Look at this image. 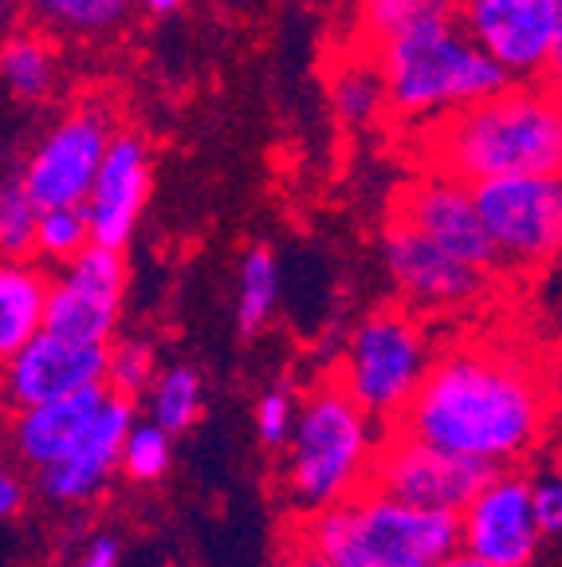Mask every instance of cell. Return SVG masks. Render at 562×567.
<instances>
[{
	"mask_svg": "<svg viewBox=\"0 0 562 567\" xmlns=\"http://www.w3.org/2000/svg\"><path fill=\"white\" fill-rule=\"evenodd\" d=\"M547 417L551 386L528 354L500 343H460L433 359L422 390L389 430L460 457L516 465L535 450Z\"/></svg>",
	"mask_w": 562,
	"mask_h": 567,
	"instance_id": "cell-1",
	"label": "cell"
},
{
	"mask_svg": "<svg viewBox=\"0 0 562 567\" xmlns=\"http://www.w3.org/2000/svg\"><path fill=\"white\" fill-rule=\"evenodd\" d=\"M422 154L433 174L460 177L468 186L562 174V87L551 80L503 87L500 95L445 111L425 131Z\"/></svg>",
	"mask_w": 562,
	"mask_h": 567,
	"instance_id": "cell-2",
	"label": "cell"
},
{
	"mask_svg": "<svg viewBox=\"0 0 562 567\" xmlns=\"http://www.w3.org/2000/svg\"><path fill=\"white\" fill-rule=\"evenodd\" d=\"M291 544L339 567H437L460 548V513L409 505L366 485L343 505L299 516Z\"/></svg>",
	"mask_w": 562,
	"mask_h": 567,
	"instance_id": "cell-3",
	"label": "cell"
},
{
	"mask_svg": "<svg viewBox=\"0 0 562 567\" xmlns=\"http://www.w3.org/2000/svg\"><path fill=\"white\" fill-rule=\"evenodd\" d=\"M370 414L343 379H323L299 402V422L283 453V488L299 516L343 505L370 485L386 430H374Z\"/></svg>",
	"mask_w": 562,
	"mask_h": 567,
	"instance_id": "cell-4",
	"label": "cell"
},
{
	"mask_svg": "<svg viewBox=\"0 0 562 567\" xmlns=\"http://www.w3.org/2000/svg\"><path fill=\"white\" fill-rule=\"evenodd\" d=\"M378 63L386 71V106L402 118L457 111L511 87L508 68L460 32L457 20L402 35L382 48Z\"/></svg>",
	"mask_w": 562,
	"mask_h": 567,
	"instance_id": "cell-5",
	"label": "cell"
},
{
	"mask_svg": "<svg viewBox=\"0 0 562 567\" xmlns=\"http://www.w3.org/2000/svg\"><path fill=\"white\" fill-rule=\"evenodd\" d=\"M429 367L433 351L422 323L409 311L386 308L358 323V331L346 343L339 379L389 430L422 390Z\"/></svg>",
	"mask_w": 562,
	"mask_h": 567,
	"instance_id": "cell-6",
	"label": "cell"
},
{
	"mask_svg": "<svg viewBox=\"0 0 562 567\" xmlns=\"http://www.w3.org/2000/svg\"><path fill=\"white\" fill-rule=\"evenodd\" d=\"M508 465H492L480 457H460V453L437 450L402 430H386L370 470V485L382 493L409 501L422 508H440V513H465L472 496Z\"/></svg>",
	"mask_w": 562,
	"mask_h": 567,
	"instance_id": "cell-7",
	"label": "cell"
},
{
	"mask_svg": "<svg viewBox=\"0 0 562 567\" xmlns=\"http://www.w3.org/2000/svg\"><path fill=\"white\" fill-rule=\"evenodd\" d=\"M500 260L547 265L562 257V174L492 177L476 186Z\"/></svg>",
	"mask_w": 562,
	"mask_h": 567,
	"instance_id": "cell-8",
	"label": "cell"
},
{
	"mask_svg": "<svg viewBox=\"0 0 562 567\" xmlns=\"http://www.w3.org/2000/svg\"><path fill=\"white\" fill-rule=\"evenodd\" d=\"M111 126L115 118L106 106L83 103L71 111L52 134H48L28 166L20 169L24 189L40 209H60V205H83L95 189V177L103 169V158L111 151Z\"/></svg>",
	"mask_w": 562,
	"mask_h": 567,
	"instance_id": "cell-9",
	"label": "cell"
},
{
	"mask_svg": "<svg viewBox=\"0 0 562 567\" xmlns=\"http://www.w3.org/2000/svg\"><path fill=\"white\" fill-rule=\"evenodd\" d=\"M394 217L414 225L417 233H425L429 240H437L440 248H448L452 257L480 268V272L496 268V260H500V248H496L480 202H476V186H468L460 177L429 169L425 177L397 189Z\"/></svg>",
	"mask_w": 562,
	"mask_h": 567,
	"instance_id": "cell-10",
	"label": "cell"
},
{
	"mask_svg": "<svg viewBox=\"0 0 562 567\" xmlns=\"http://www.w3.org/2000/svg\"><path fill=\"white\" fill-rule=\"evenodd\" d=\"M126 292V260L123 248L91 245L80 257L63 265L52 280L48 300V331L80 343H111Z\"/></svg>",
	"mask_w": 562,
	"mask_h": 567,
	"instance_id": "cell-11",
	"label": "cell"
},
{
	"mask_svg": "<svg viewBox=\"0 0 562 567\" xmlns=\"http://www.w3.org/2000/svg\"><path fill=\"white\" fill-rule=\"evenodd\" d=\"M543 536L535 481L519 470H500L460 513V548L503 567H531Z\"/></svg>",
	"mask_w": 562,
	"mask_h": 567,
	"instance_id": "cell-12",
	"label": "cell"
},
{
	"mask_svg": "<svg viewBox=\"0 0 562 567\" xmlns=\"http://www.w3.org/2000/svg\"><path fill=\"white\" fill-rule=\"evenodd\" d=\"M111 371V343H80V339L40 331L4 363V399L12 410L44 406L87 386H103Z\"/></svg>",
	"mask_w": 562,
	"mask_h": 567,
	"instance_id": "cell-13",
	"label": "cell"
},
{
	"mask_svg": "<svg viewBox=\"0 0 562 567\" xmlns=\"http://www.w3.org/2000/svg\"><path fill=\"white\" fill-rule=\"evenodd\" d=\"M460 20L476 44L508 68L511 80L547 75L559 28L554 0H465Z\"/></svg>",
	"mask_w": 562,
	"mask_h": 567,
	"instance_id": "cell-14",
	"label": "cell"
},
{
	"mask_svg": "<svg viewBox=\"0 0 562 567\" xmlns=\"http://www.w3.org/2000/svg\"><path fill=\"white\" fill-rule=\"evenodd\" d=\"M138 399H126V394H106L103 410H98L95 425L87 430L75 450L63 461L48 465V470L35 473V488L44 501L52 505H83L106 481L115 477V470H123V450L131 430L138 425Z\"/></svg>",
	"mask_w": 562,
	"mask_h": 567,
	"instance_id": "cell-15",
	"label": "cell"
},
{
	"mask_svg": "<svg viewBox=\"0 0 562 567\" xmlns=\"http://www.w3.org/2000/svg\"><path fill=\"white\" fill-rule=\"evenodd\" d=\"M382 257H386V268L402 296L417 308H460L483 288L480 268L465 265L448 248H440L437 240H429L397 217H389Z\"/></svg>",
	"mask_w": 562,
	"mask_h": 567,
	"instance_id": "cell-16",
	"label": "cell"
},
{
	"mask_svg": "<svg viewBox=\"0 0 562 567\" xmlns=\"http://www.w3.org/2000/svg\"><path fill=\"white\" fill-rule=\"evenodd\" d=\"M149 169H146V142L138 134H115L103 169L95 177V189L87 197L91 233L95 245L123 248L138 221V209L146 202Z\"/></svg>",
	"mask_w": 562,
	"mask_h": 567,
	"instance_id": "cell-17",
	"label": "cell"
},
{
	"mask_svg": "<svg viewBox=\"0 0 562 567\" xmlns=\"http://www.w3.org/2000/svg\"><path fill=\"white\" fill-rule=\"evenodd\" d=\"M106 394H111V386L103 382V386H87L80 394H67V399L44 402V406L17 410L12 414V453L35 473L63 461L87 437Z\"/></svg>",
	"mask_w": 562,
	"mask_h": 567,
	"instance_id": "cell-18",
	"label": "cell"
},
{
	"mask_svg": "<svg viewBox=\"0 0 562 567\" xmlns=\"http://www.w3.org/2000/svg\"><path fill=\"white\" fill-rule=\"evenodd\" d=\"M48 300H52V276L28 260H9L0 272V351H12L40 336L48 323Z\"/></svg>",
	"mask_w": 562,
	"mask_h": 567,
	"instance_id": "cell-19",
	"label": "cell"
},
{
	"mask_svg": "<svg viewBox=\"0 0 562 567\" xmlns=\"http://www.w3.org/2000/svg\"><path fill=\"white\" fill-rule=\"evenodd\" d=\"M465 0H358V48L378 55L386 44L429 24H452Z\"/></svg>",
	"mask_w": 562,
	"mask_h": 567,
	"instance_id": "cell-20",
	"label": "cell"
},
{
	"mask_svg": "<svg viewBox=\"0 0 562 567\" xmlns=\"http://www.w3.org/2000/svg\"><path fill=\"white\" fill-rule=\"evenodd\" d=\"M134 0H24V12L48 32L91 35L126 17Z\"/></svg>",
	"mask_w": 562,
	"mask_h": 567,
	"instance_id": "cell-21",
	"label": "cell"
},
{
	"mask_svg": "<svg viewBox=\"0 0 562 567\" xmlns=\"http://www.w3.org/2000/svg\"><path fill=\"white\" fill-rule=\"evenodd\" d=\"M334 111L346 123H370L386 106V71L378 55L362 52L354 63H343L334 75Z\"/></svg>",
	"mask_w": 562,
	"mask_h": 567,
	"instance_id": "cell-22",
	"label": "cell"
},
{
	"mask_svg": "<svg viewBox=\"0 0 562 567\" xmlns=\"http://www.w3.org/2000/svg\"><path fill=\"white\" fill-rule=\"evenodd\" d=\"M4 83L17 99H44L55 87V52L44 35L20 32L4 44Z\"/></svg>",
	"mask_w": 562,
	"mask_h": 567,
	"instance_id": "cell-23",
	"label": "cell"
},
{
	"mask_svg": "<svg viewBox=\"0 0 562 567\" xmlns=\"http://www.w3.org/2000/svg\"><path fill=\"white\" fill-rule=\"evenodd\" d=\"M275 296H280V268L268 248H252L240 265V292H237V331L256 336L272 319Z\"/></svg>",
	"mask_w": 562,
	"mask_h": 567,
	"instance_id": "cell-24",
	"label": "cell"
},
{
	"mask_svg": "<svg viewBox=\"0 0 562 567\" xmlns=\"http://www.w3.org/2000/svg\"><path fill=\"white\" fill-rule=\"evenodd\" d=\"M149 417L169 434H185L201 417V379H197V371H189V367L162 371L154 390H149Z\"/></svg>",
	"mask_w": 562,
	"mask_h": 567,
	"instance_id": "cell-25",
	"label": "cell"
},
{
	"mask_svg": "<svg viewBox=\"0 0 562 567\" xmlns=\"http://www.w3.org/2000/svg\"><path fill=\"white\" fill-rule=\"evenodd\" d=\"M95 245V233H91V213L87 202L83 205H60V209L40 213V233H35V252L48 260V265H71L83 248Z\"/></svg>",
	"mask_w": 562,
	"mask_h": 567,
	"instance_id": "cell-26",
	"label": "cell"
},
{
	"mask_svg": "<svg viewBox=\"0 0 562 567\" xmlns=\"http://www.w3.org/2000/svg\"><path fill=\"white\" fill-rule=\"evenodd\" d=\"M40 205L24 189V177H9L0 194V245L9 260H20L35 252V233H40Z\"/></svg>",
	"mask_w": 562,
	"mask_h": 567,
	"instance_id": "cell-27",
	"label": "cell"
},
{
	"mask_svg": "<svg viewBox=\"0 0 562 567\" xmlns=\"http://www.w3.org/2000/svg\"><path fill=\"white\" fill-rule=\"evenodd\" d=\"M169 430H162L154 417L149 422H138L131 430V437H126V450H123V473L131 481H138V485H146V481H162L169 470V457H174V450H169Z\"/></svg>",
	"mask_w": 562,
	"mask_h": 567,
	"instance_id": "cell-28",
	"label": "cell"
},
{
	"mask_svg": "<svg viewBox=\"0 0 562 567\" xmlns=\"http://www.w3.org/2000/svg\"><path fill=\"white\" fill-rule=\"evenodd\" d=\"M158 382V359L154 347L142 339H126V343H111V371H106V386L126 399H142L146 390Z\"/></svg>",
	"mask_w": 562,
	"mask_h": 567,
	"instance_id": "cell-29",
	"label": "cell"
},
{
	"mask_svg": "<svg viewBox=\"0 0 562 567\" xmlns=\"http://www.w3.org/2000/svg\"><path fill=\"white\" fill-rule=\"evenodd\" d=\"M295 422H299V402L291 399V390L275 386L268 390L260 406H256V434H260V445L264 450H288L291 434H295Z\"/></svg>",
	"mask_w": 562,
	"mask_h": 567,
	"instance_id": "cell-30",
	"label": "cell"
},
{
	"mask_svg": "<svg viewBox=\"0 0 562 567\" xmlns=\"http://www.w3.org/2000/svg\"><path fill=\"white\" fill-rule=\"evenodd\" d=\"M535 513H539V524H543L547 536H551V532H562V481H559V473H554L551 481H539L535 485Z\"/></svg>",
	"mask_w": 562,
	"mask_h": 567,
	"instance_id": "cell-31",
	"label": "cell"
},
{
	"mask_svg": "<svg viewBox=\"0 0 562 567\" xmlns=\"http://www.w3.org/2000/svg\"><path fill=\"white\" fill-rule=\"evenodd\" d=\"M80 567H118V540L115 536H95L83 551Z\"/></svg>",
	"mask_w": 562,
	"mask_h": 567,
	"instance_id": "cell-32",
	"label": "cell"
},
{
	"mask_svg": "<svg viewBox=\"0 0 562 567\" xmlns=\"http://www.w3.org/2000/svg\"><path fill=\"white\" fill-rule=\"evenodd\" d=\"M20 508H24V481H20L17 473H4V477H0V516L12 520Z\"/></svg>",
	"mask_w": 562,
	"mask_h": 567,
	"instance_id": "cell-33",
	"label": "cell"
},
{
	"mask_svg": "<svg viewBox=\"0 0 562 567\" xmlns=\"http://www.w3.org/2000/svg\"><path fill=\"white\" fill-rule=\"evenodd\" d=\"M554 4H559V28H554V52H551V63H547L543 80H551L554 87H562V0H554Z\"/></svg>",
	"mask_w": 562,
	"mask_h": 567,
	"instance_id": "cell-34",
	"label": "cell"
},
{
	"mask_svg": "<svg viewBox=\"0 0 562 567\" xmlns=\"http://www.w3.org/2000/svg\"><path fill=\"white\" fill-rule=\"evenodd\" d=\"M437 567H503V564H492V559H483V556H476V551H468V548H457L448 559H440Z\"/></svg>",
	"mask_w": 562,
	"mask_h": 567,
	"instance_id": "cell-35",
	"label": "cell"
},
{
	"mask_svg": "<svg viewBox=\"0 0 562 567\" xmlns=\"http://www.w3.org/2000/svg\"><path fill=\"white\" fill-rule=\"evenodd\" d=\"M288 551L299 559V567H339V564H331V559H323V556H319V551L299 548V544H288Z\"/></svg>",
	"mask_w": 562,
	"mask_h": 567,
	"instance_id": "cell-36",
	"label": "cell"
},
{
	"mask_svg": "<svg viewBox=\"0 0 562 567\" xmlns=\"http://www.w3.org/2000/svg\"><path fill=\"white\" fill-rule=\"evenodd\" d=\"M146 4H149V12H174L185 0H146Z\"/></svg>",
	"mask_w": 562,
	"mask_h": 567,
	"instance_id": "cell-37",
	"label": "cell"
},
{
	"mask_svg": "<svg viewBox=\"0 0 562 567\" xmlns=\"http://www.w3.org/2000/svg\"><path fill=\"white\" fill-rule=\"evenodd\" d=\"M272 567H299V559H295V556H291V551H288V556H280V559H275Z\"/></svg>",
	"mask_w": 562,
	"mask_h": 567,
	"instance_id": "cell-38",
	"label": "cell"
},
{
	"mask_svg": "<svg viewBox=\"0 0 562 567\" xmlns=\"http://www.w3.org/2000/svg\"><path fill=\"white\" fill-rule=\"evenodd\" d=\"M559 481H562V470H559Z\"/></svg>",
	"mask_w": 562,
	"mask_h": 567,
	"instance_id": "cell-39",
	"label": "cell"
}]
</instances>
